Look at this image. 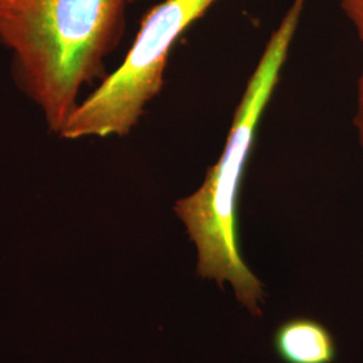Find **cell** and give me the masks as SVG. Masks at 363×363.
Wrapping results in <instances>:
<instances>
[{
  "mask_svg": "<svg viewBox=\"0 0 363 363\" xmlns=\"http://www.w3.org/2000/svg\"><path fill=\"white\" fill-rule=\"evenodd\" d=\"M273 347L283 363H334L337 346L333 333L316 319L292 318L273 334Z\"/></svg>",
  "mask_w": 363,
  "mask_h": 363,
  "instance_id": "obj_4",
  "label": "cell"
},
{
  "mask_svg": "<svg viewBox=\"0 0 363 363\" xmlns=\"http://www.w3.org/2000/svg\"><path fill=\"white\" fill-rule=\"evenodd\" d=\"M304 0H295L273 31L234 112L233 124L218 162L202 186L179 199L174 210L198 250L196 273L202 279L232 283L237 300L259 316L262 284L242 259L238 237L240 189L255 132L279 82L289 45L298 28Z\"/></svg>",
  "mask_w": 363,
  "mask_h": 363,
  "instance_id": "obj_2",
  "label": "cell"
},
{
  "mask_svg": "<svg viewBox=\"0 0 363 363\" xmlns=\"http://www.w3.org/2000/svg\"><path fill=\"white\" fill-rule=\"evenodd\" d=\"M354 125L358 132V140L363 148V70L358 79V96H357V112L354 117Z\"/></svg>",
  "mask_w": 363,
  "mask_h": 363,
  "instance_id": "obj_6",
  "label": "cell"
},
{
  "mask_svg": "<svg viewBox=\"0 0 363 363\" xmlns=\"http://www.w3.org/2000/svg\"><path fill=\"white\" fill-rule=\"evenodd\" d=\"M340 7L363 42V0H340Z\"/></svg>",
  "mask_w": 363,
  "mask_h": 363,
  "instance_id": "obj_5",
  "label": "cell"
},
{
  "mask_svg": "<svg viewBox=\"0 0 363 363\" xmlns=\"http://www.w3.org/2000/svg\"><path fill=\"white\" fill-rule=\"evenodd\" d=\"M217 0H164L144 15L123 64L67 118L65 140L125 136L164 84L169 52L182 34Z\"/></svg>",
  "mask_w": 363,
  "mask_h": 363,
  "instance_id": "obj_3",
  "label": "cell"
},
{
  "mask_svg": "<svg viewBox=\"0 0 363 363\" xmlns=\"http://www.w3.org/2000/svg\"><path fill=\"white\" fill-rule=\"evenodd\" d=\"M132 0H0V43L19 91L60 135L120 43Z\"/></svg>",
  "mask_w": 363,
  "mask_h": 363,
  "instance_id": "obj_1",
  "label": "cell"
}]
</instances>
